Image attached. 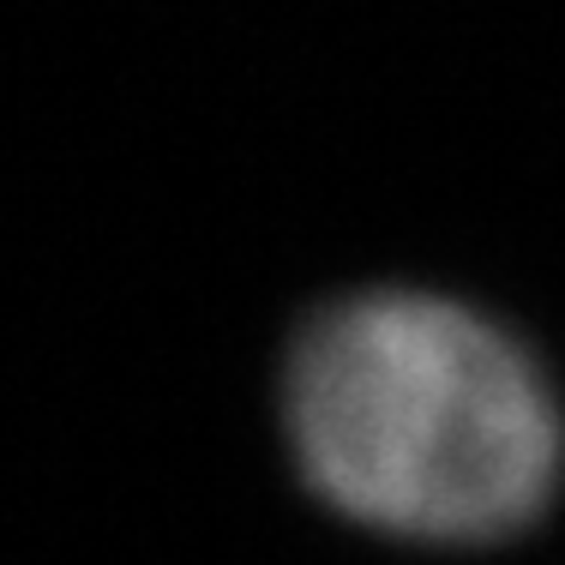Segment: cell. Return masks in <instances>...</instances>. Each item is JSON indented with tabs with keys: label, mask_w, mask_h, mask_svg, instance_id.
<instances>
[{
	"label": "cell",
	"mask_w": 565,
	"mask_h": 565,
	"mask_svg": "<svg viewBox=\"0 0 565 565\" xmlns=\"http://www.w3.org/2000/svg\"><path fill=\"white\" fill-rule=\"evenodd\" d=\"M301 476L409 542H500L559 481V403L493 319L427 289H367L307 319L282 373Z\"/></svg>",
	"instance_id": "6da1fadb"
}]
</instances>
